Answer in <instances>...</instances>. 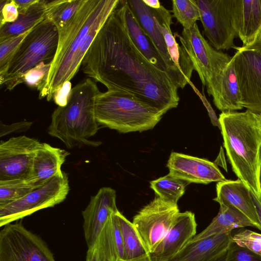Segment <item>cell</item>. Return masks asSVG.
<instances>
[{
	"label": "cell",
	"mask_w": 261,
	"mask_h": 261,
	"mask_svg": "<svg viewBox=\"0 0 261 261\" xmlns=\"http://www.w3.org/2000/svg\"><path fill=\"white\" fill-rule=\"evenodd\" d=\"M33 122L22 121L11 124H6L1 122L0 137L6 136L13 133H20L28 130L32 125Z\"/></svg>",
	"instance_id": "cell-39"
},
{
	"label": "cell",
	"mask_w": 261,
	"mask_h": 261,
	"mask_svg": "<svg viewBox=\"0 0 261 261\" xmlns=\"http://www.w3.org/2000/svg\"><path fill=\"white\" fill-rule=\"evenodd\" d=\"M116 214L123 242L125 261H151L150 254L133 223L119 211Z\"/></svg>",
	"instance_id": "cell-27"
},
{
	"label": "cell",
	"mask_w": 261,
	"mask_h": 261,
	"mask_svg": "<svg viewBox=\"0 0 261 261\" xmlns=\"http://www.w3.org/2000/svg\"><path fill=\"white\" fill-rule=\"evenodd\" d=\"M228 161L238 179L256 196L261 195V124L259 115L222 112L219 118Z\"/></svg>",
	"instance_id": "cell-3"
},
{
	"label": "cell",
	"mask_w": 261,
	"mask_h": 261,
	"mask_svg": "<svg viewBox=\"0 0 261 261\" xmlns=\"http://www.w3.org/2000/svg\"><path fill=\"white\" fill-rule=\"evenodd\" d=\"M46 1L38 0L25 12L19 13L17 20L0 27V41L32 29L46 18Z\"/></svg>",
	"instance_id": "cell-28"
},
{
	"label": "cell",
	"mask_w": 261,
	"mask_h": 261,
	"mask_svg": "<svg viewBox=\"0 0 261 261\" xmlns=\"http://www.w3.org/2000/svg\"><path fill=\"white\" fill-rule=\"evenodd\" d=\"M179 213L177 203L157 196L134 217L132 223L150 254L168 232Z\"/></svg>",
	"instance_id": "cell-10"
},
{
	"label": "cell",
	"mask_w": 261,
	"mask_h": 261,
	"mask_svg": "<svg viewBox=\"0 0 261 261\" xmlns=\"http://www.w3.org/2000/svg\"><path fill=\"white\" fill-rule=\"evenodd\" d=\"M9 0H1L0 1V11L2 10L5 5L8 3Z\"/></svg>",
	"instance_id": "cell-45"
},
{
	"label": "cell",
	"mask_w": 261,
	"mask_h": 261,
	"mask_svg": "<svg viewBox=\"0 0 261 261\" xmlns=\"http://www.w3.org/2000/svg\"><path fill=\"white\" fill-rule=\"evenodd\" d=\"M196 228L193 213L179 212L168 232L150 254L151 261L170 260L196 235Z\"/></svg>",
	"instance_id": "cell-16"
},
{
	"label": "cell",
	"mask_w": 261,
	"mask_h": 261,
	"mask_svg": "<svg viewBox=\"0 0 261 261\" xmlns=\"http://www.w3.org/2000/svg\"><path fill=\"white\" fill-rule=\"evenodd\" d=\"M167 167L170 176L189 184L207 185L226 180L217 165L209 160L172 152Z\"/></svg>",
	"instance_id": "cell-14"
},
{
	"label": "cell",
	"mask_w": 261,
	"mask_h": 261,
	"mask_svg": "<svg viewBox=\"0 0 261 261\" xmlns=\"http://www.w3.org/2000/svg\"><path fill=\"white\" fill-rule=\"evenodd\" d=\"M116 212L109 217L96 241L100 261H125L123 242Z\"/></svg>",
	"instance_id": "cell-25"
},
{
	"label": "cell",
	"mask_w": 261,
	"mask_h": 261,
	"mask_svg": "<svg viewBox=\"0 0 261 261\" xmlns=\"http://www.w3.org/2000/svg\"><path fill=\"white\" fill-rule=\"evenodd\" d=\"M258 218L261 224V195L256 196L251 192Z\"/></svg>",
	"instance_id": "cell-42"
},
{
	"label": "cell",
	"mask_w": 261,
	"mask_h": 261,
	"mask_svg": "<svg viewBox=\"0 0 261 261\" xmlns=\"http://www.w3.org/2000/svg\"><path fill=\"white\" fill-rule=\"evenodd\" d=\"M69 191L68 177L62 171L21 198L0 206V226L59 204L66 199Z\"/></svg>",
	"instance_id": "cell-7"
},
{
	"label": "cell",
	"mask_w": 261,
	"mask_h": 261,
	"mask_svg": "<svg viewBox=\"0 0 261 261\" xmlns=\"http://www.w3.org/2000/svg\"><path fill=\"white\" fill-rule=\"evenodd\" d=\"M32 29L0 41V75L6 72L14 55Z\"/></svg>",
	"instance_id": "cell-33"
},
{
	"label": "cell",
	"mask_w": 261,
	"mask_h": 261,
	"mask_svg": "<svg viewBox=\"0 0 261 261\" xmlns=\"http://www.w3.org/2000/svg\"><path fill=\"white\" fill-rule=\"evenodd\" d=\"M34 190L27 180L0 181V206L17 200Z\"/></svg>",
	"instance_id": "cell-32"
},
{
	"label": "cell",
	"mask_w": 261,
	"mask_h": 261,
	"mask_svg": "<svg viewBox=\"0 0 261 261\" xmlns=\"http://www.w3.org/2000/svg\"><path fill=\"white\" fill-rule=\"evenodd\" d=\"M120 6L128 34L134 44L152 64L159 69L166 72L175 85L171 70L151 38L140 25L129 7L127 1H120Z\"/></svg>",
	"instance_id": "cell-23"
},
{
	"label": "cell",
	"mask_w": 261,
	"mask_h": 261,
	"mask_svg": "<svg viewBox=\"0 0 261 261\" xmlns=\"http://www.w3.org/2000/svg\"><path fill=\"white\" fill-rule=\"evenodd\" d=\"M51 63L41 62L25 72L21 77V83H25L40 92L44 87L50 69Z\"/></svg>",
	"instance_id": "cell-34"
},
{
	"label": "cell",
	"mask_w": 261,
	"mask_h": 261,
	"mask_svg": "<svg viewBox=\"0 0 261 261\" xmlns=\"http://www.w3.org/2000/svg\"><path fill=\"white\" fill-rule=\"evenodd\" d=\"M59 32L45 18L34 27L21 43L6 72L0 75V84L11 91L21 84L22 76L41 62L51 63L56 55Z\"/></svg>",
	"instance_id": "cell-6"
},
{
	"label": "cell",
	"mask_w": 261,
	"mask_h": 261,
	"mask_svg": "<svg viewBox=\"0 0 261 261\" xmlns=\"http://www.w3.org/2000/svg\"><path fill=\"white\" fill-rule=\"evenodd\" d=\"M150 184V188L158 197L177 203L179 199L184 195L186 186L189 184L168 174L152 180Z\"/></svg>",
	"instance_id": "cell-30"
},
{
	"label": "cell",
	"mask_w": 261,
	"mask_h": 261,
	"mask_svg": "<svg viewBox=\"0 0 261 261\" xmlns=\"http://www.w3.org/2000/svg\"><path fill=\"white\" fill-rule=\"evenodd\" d=\"M0 231V261H56L46 243L21 222Z\"/></svg>",
	"instance_id": "cell-9"
},
{
	"label": "cell",
	"mask_w": 261,
	"mask_h": 261,
	"mask_svg": "<svg viewBox=\"0 0 261 261\" xmlns=\"http://www.w3.org/2000/svg\"><path fill=\"white\" fill-rule=\"evenodd\" d=\"M231 14L242 46L252 44L261 34V0H231Z\"/></svg>",
	"instance_id": "cell-19"
},
{
	"label": "cell",
	"mask_w": 261,
	"mask_h": 261,
	"mask_svg": "<svg viewBox=\"0 0 261 261\" xmlns=\"http://www.w3.org/2000/svg\"><path fill=\"white\" fill-rule=\"evenodd\" d=\"M38 1V0H14L18 7L19 13L25 12L32 5L36 3Z\"/></svg>",
	"instance_id": "cell-40"
},
{
	"label": "cell",
	"mask_w": 261,
	"mask_h": 261,
	"mask_svg": "<svg viewBox=\"0 0 261 261\" xmlns=\"http://www.w3.org/2000/svg\"><path fill=\"white\" fill-rule=\"evenodd\" d=\"M71 90L70 81H67L54 92L53 99L58 107H64L67 105L71 95Z\"/></svg>",
	"instance_id": "cell-38"
},
{
	"label": "cell",
	"mask_w": 261,
	"mask_h": 261,
	"mask_svg": "<svg viewBox=\"0 0 261 261\" xmlns=\"http://www.w3.org/2000/svg\"><path fill=\"white\" fill-rule=\"evenodd\" d=\"M173 17L182 25L183 29L192 27L200 20V12L196 0H172Z\"/></svg>",
	"instance_id": "cell-31"
},
{
	"label": "cell",
	"mask_w": 261,
	"mask_h": 261,
	"mask_svg": "<svg viewBox=\"0 0 261 261\" xmlns=\"http://www.w3.org/2000/svg\"><path fill=\"white\" fill-rule=\"evenodd\" d=\"M205 86L208 94L213 97L215 106L222 112L243 108L233 56L221 71L211 77Z\"/></svg>",
	"instance_id": "cell-18"
},
{
	"label": "cell",
	"mask_w": 261,
	"mask_h": 261,
	"mask_svg": "<svg viewBox=\"0 0 261 261\" xmlns=\"http://www.w3.org/2000/svg\"><path fill=\"white\" fill-rule=\"evenodd\" d=\"M37 140L20 136L1 142L0 181L28 180L36 152L41 145Z\"/></svg>",
	"instance_id": "cell-13"
},
{
	"label": "cell",
	"mask_w": 261,
	"mask_h": 261,
	"mask_svg": "<svg viewBox=\"0 0 261 261\" xmlns=\"http://www.w3.org/2000/svg\"><path fill=\"white\" fill-rule=\"evenodd\" d=\"M0 27L6 23L15 21L18 17V7L14 0H9L0 11Z\"/></svg>",
	"instance_id": "cell-37"
},
{
	"label": "cell",
	"mask_w": 261,
	"mask_h": 261,
	"mask_svg": "<svg viewBox=\"0 0 261 261\" xmlns=\"http://www.w3.org/2000/svg\"><path fill=\"white\" fill-rule=\"evenodd\" d=\"M217 196L213 199L220 205H231L244 214L253 223L254 227L261 230L251 191L242 180H227L217 182Z\"/></svg>",
	"instance_id": "cell-20"
},
{
	"label": "cell",
	"mask_w": 261,
	"mask_h": 261,
	"mask_svg": "<svg viewBox=\"0 0 261 261\" xmlns=\"http://www.w3.org/2000/svg\"><path fill=\"white\" fill-rule=\"evenodd\" d=\"M259 117H260V124H261V114H259Z\"/></svg>",
	"instance_id": "cell-46"
},
{
	"label": "cell",
	"mask_w": 261,
	"mask_h": 261,
	"mask_svg": "<svg viewBox=\"0 0 261 261\" xmlns=\"http://www.w3.org/2000/svg\"><path fill=\"white\" fill-rule=\"evenodd\" d=\"M233 56L243 108L261 114V34L252 44L236 46Z\"/></svg>",
	"instance_id": "cell-8"
},
{
	"label": "cell",
	"mask_w": 261,
	"mask_h": 261,
	"mask_svg": "<svg viewBox=\"0 0 261 261\" xmlns=\"http://www.w3.org/2000/svg\"><path fill=\"white\" fill-rule=\"evenodd\" d=\"M185 49L204 86L214 75L221 71L232 57L214 48L200 33L195 23L189 29H183L181 34L175 33Z\"/></svg>",
	"instance_id": "cell-11"
},
{
	"label": "cell",
	"mask_w": 261,
	"mask_h": 261,
	"mask_svg": "<svg viewBox=\"0 0 261 261\" xmlns=\"http://www.w3.org/2000/svg\"><path fill=\"white\" fill-rule=\"evenodd\" d=\"M164 114L159 108L122 91L100 92L95 98L98 124L121 133L152 129Z\"/></svg>",
	"instance_id": "cell-5"
},
{
	"label": "cell",
	"mask_w": 261,
	"mask_h": 261,
	"mask_svg": "<svg viewBox=\"0 0 261 261\" xmlns=\"http://www.w3.org/2000/svg\"><path fill=\"white\" fill-rule=\"evenodd\" d=\"M143 1L148 7L152 9L159 8L162 5L158 0H143Z\"/></svg>",
	"instance_id": "cell-43"
},
{
	"label": "cell",
	"mask_w": 261,
	"mask_h": 261,
	"mask_svg": "<svg viewBox=\"0 0 261 261\" xmlns=\"http://www.w3.org/2000/svg\"><path fill=\"white\" fill-rule=\"evenodd\" d=\"M254 227L253 223L244 214L230 205H220L217 215L211 223L192 240H200L220 233L231 231L237 228Z\"/></svg>",
	"instance_id": "cell-26"
},
{
	"label": "cell",
	"mask_w": 261,
	"mask_h": 261,
	"mask_svg": "<svg viewBox=\"0 0 261 261\" xmlns=\"http://www.w3.org/2000/svg\"><path fill=\"white\" fill-rule=\"evenodd\" d=\"M84 0L46 1V18L58 31L62 30L79 10Z\"/></svg>",
	"instance_id": "cell-29"
},
{
	"label": "cell",
	"mask_w": 261,
	"mask_h": 261,
	"mask_svg": "<svg viewBox=\"0 0 261 261\" xmlns=\"http://www.w3.org/2000/svg\"><path fill=\"white\" fill-rule=\"evenodd\" d=\"M225 261H261V254L232 242L227 251Z\"/></svg>",
	"instance_id": "cell-36"
},
{
	"label": "cell",
	"mask_w": 261,
	"mask_h": 261,
	"mask_svg": "<svg viewBox=\"0 0 261 261\" xmlns=\"http://www.w3.org/2000/svg\"><path fill=\"white\" fill-rule=\"evenodd\" d=\"M200 20L209 43L218 50L235 49L231 0H196Z\"/></svg>",
	"instance_id": "cell-12"
},
{
	"label": "cell",
	"mask_w": 261,
	"mask_h": 261,
	"mask_svg": "<svg viewBox=\"0 0 261 261\" xmlns=\"http://www.w3.org/2000/svg\"><path fill=\"white\" fill-rule=\"evenodd\" d=\"M260 186H261V174H260Z\"/></svg>",
	"instance_id": "cell-47"
},
{
	"label": "cell",
	"mask_w": 261,
	"mask_h": 261,
	"mask_svg": "<svg viewBox=\"0 0 261 261\" xmlns=\"http://www.w3.org/2000/svg\"><path fill=\"white\" fill-rule=\"evenodd\" d=\"M69 153L64 149L41 143L34 158L31 174L27 180L34 189L44 185L62 172L61 167Z\"/></svg>",
	"instance_id": "cell-21"
},
{
	"label": "cell",
	"mask_w": 261,
	"mask_h": 261,
	"mask_svg": "<svg viewBox=\"0 0 261 261\" xmlns=\"http://www.w3.org/2000/svg\"><path fill=\"white\" fill-rule=\"evenodd\" d=\"M232 242L241 247L261 254V234L245 229L232 236Z\"/></svg>",
	"instance_id": "cell-35"
},
{
	"label": "cell",
	"mask_w": 261,
	"mask_h": 261,
	"mask_svg": "<svg viewBox=\"0 0 261 261\" xmlns=\"http://www.w3.org/2000/svg\"><path fill=\"white\" fill-rule=\"evenodd\" d=\"M152 9V8H151ZM156 23L163 35L169 54L176 66L189 82L194 70L193 64L185 49L176 41L171 30L173 16L171 11L162 5L157 9H152Z\"/></svg>",
	"instance_id": "cell-24"
},
{
	"label": "cell",
	"mask_w": 261,
	"mask_h": 261,
	"mask_svg": "<svg viewBox=\"0 0 261 261\" xmlns=\"http://www.w3.org/2000/svg\"><path fill=\"white\" fill-rule=\"evenodd\" d=\"M86 261H100L96 245L87 252Z\"/></svg>",
	"instance_id": "cell-41"
},
{
	"label": "cell",
	"mask_w": 261,
	"mask_h": 261,
	"mask_svg": "<svg viewBox=\"0 0 261 261\" xmlns=\"http://www.w3.org/2000/svg\"><path fill=\"white\" fill-rule=\"evenodd\" d=\"M127 4L143 30L149 36L171 70L178 88L183 89L190 83L172 60L152 11L143 0H127Z\"/></svg>",
	"instance_id": "cell-17"
},
{
	"label": "cell",
	"mask_w": 261,
	"mask_h": 261,
	"mask_svg": "<svg viewBox=\"0 0 261 261\" xmlns=\"http://www.w3.org/2000/svg\"><path fill=\"white\" fill-rule=\"evenodd\" d=\"M100 91L96 83L87 78L72 88L68 103L58 107L51 116L48 134L62 141L67 147L101 143L89 138L99 129L95 116V101Z\"/></svg>",
	"instance_id": "cell-4"
},
{
	"label": "cell",
	"mask_w": 261,
	"mask_h": 261,
	"mask_svg": "<svg viewBox=\"0 0 261 261\" xmlns=\"http://www.w3.org/2000/svg\"><path fill=\"white\" fill-rule=\"evenodd\" d=\"M116 198L115 190L102 187L96 195L91 197L87 207L82 212L84 236L88 249L95 246L108 218L113 213L118 211Z\"/></svg>",
	"instance_id": "cell-15"
},
{
	"label": "cell",
	"mask_w": 261,
	"mask_h": 261,
	"mask_svg": "<svg viewBox=\"0 0 261 261\" xmlns=\"http://www.w3.org/2000/svg\"><path fill=\"white\" fill-rule=\"evenodd\" d=\"M81 66L86 75L108 90L132 94L164 114L178 105V88L133 42L120 3L97 33Z\"/></svg>",
	"instance_id": "cell-1"
},
{
	"label": "cell",
	"mask_w": 261,
	"mask_h": 261,
	"mask_svg": "<svg viewBox=\"0 0 261 261\" xmlns=\"http://www.w3.org/2000/svg\"><path fill=\"white\" fill-rule=\"evenodd\" d=\"M120 0H84L75 15L59 32V41L46 83L39 97L53 99L54 92L74 77L97 33L117 8Z\"/></svg>",
	"instance_id": "cell-2"
},
{
	"label": "cell",
	"mask_w": 261,
	"mask_h": 261,
	"mask_svg": "<svg viewBox=\"0 0 261 261\" xmlns=\"http://www.w3.org/2000/svg\"><path fill=\"white\" fill-rule=\"evenodd\" d=\"M227 251L222 253L220 255L213 258L209 261H225Z\"/></svg>",
	"instance_id": "cell-44"
},
{
	"label": "cell",
	"mask_w": 261,
	"mask_h": 261,
	"mask_svg": "<svg viewBox=\"0 0 261 261\" xmlns=\"http://www.w3.org/2000/svg\"><path fill=\"white\" fill-rule=\"evenodd\" d=\"M232 238L229 231L191 240L169 261H209L227 251Z\"/></svg>",
	"instance_id": "cell-22"
}]
</instances>
